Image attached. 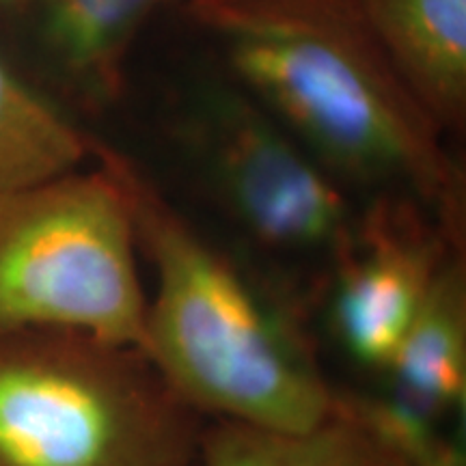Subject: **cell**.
<instances>
[{
  "label": "cell",
  "instance_id": "4fadbf2b",
  "mask_svg": "<svg viewBox=\"0 0 466 466\" xmlns=\"http://www.w3.org/2000/svg\"><path fill=\"white\" fill-rule=\"evenodd\" d=\"M14 3H22V0H0V5H14Z\"/></svg>",
  "mask_w": 466,
  "mask_h": 466
},
{
  "label": "cell",
  "instance_id": "6da1fadb",
  "mask_svg": "<svg viewBox=\"0 0 466 466\" xmlns=\"http://www.w3.org/2000/svg\"><path fill=\"white\" fill-rule=\"evenodd\" d=\"M231 74L337 179L398 186L462 225V179L357 0H184Z\"/></svg>",
  "mask_w": 466,
  "mask_h": 466
},
{
  "label": "cell",
  "instance_id": "7c38bea8",
  "mask_svg": "<svg viewBox=\"0 0 466 466\" xmlns=\"http://www.w3.org/2000/svg\"><path fill=\"white\" fill-rule=\"evenodd\" d=\"M337 408L363 425L401 466H466L464 447L445 421L391 387L382 393H337Z\"/></svg>",
  "mask_w": 466,
  "mask_h": 466
},
{
  "label": "cell",
  "instance_id": "52a82bcc",
  "mask_svg": "<svg viewBox=\"0 0 466 466\" xmlns=\"http://www.w3.org/2000/svg\"><path fill=\"white\" fill-rule=\"evenodd\" d=\"M367 28L442 134L466 126V0H357Z\"/></svg>",
  "mask_w": 466,
  "mask_h": 466
},
{
  "label": "cell",
  "instance_id": "7a4b0ae2",
  "mask_svg": "<svg viewBox=\"0 0 466 466\" xmlns=\"http://www.w3.org/2000/svg\"><path fill=\"white\" fill-rule=\"evenodd\" d=\"M124 184L138 253L154 270L143 352L197 415L299 432L335 412L299 329L218 253L127 156L93 141Z\"/></svg>",
  "mask_w": 466,
  "mask_h": 466
},
{
  "label": "cell",
  "instance_id": "277c9868",
  "mask_svg": "<svg viewBox=\"0 0 466 466\" xmlns=\"http://www.w3.org/2000/svg\"><path fill=\"white\" fill-rule=\"evenodd\" d=\"M52 179L0 203V333L66 330L138 348L147 289L130 203L113 167Z\"/></svg>",
  "mask_w": 466,
  "mask_h": 466
},
{
  "label": "cell",
  "instance_id": "9c48e42d",
  "mask_svg": "<svg viewBox=\"0 0 466 466\" xmlns=\"http://www.w3.org/2000/svg\"><path fill=\"white\" fill-rule=\"evenodd\" d=\"M52 56L85 96L113 102L124 89L134 39L173 0H39Z\"/></svg>",
  "mask_w": 466,
  "mask_h": 466
},
{
  "label": "cell",
  "instance_id": "5bb4252c",
  "mask_svg": "<svg viewBox=\"0 0 466 466\" xmlns=\"http://www.w3.org/2000/svg\"><path fill=\"white\" fill-rule=\"evenodd\" d=\"M5 199H7V197H0V203H3Z\"/></svg>",
  "mask_w": 466,
  "mask_h": 466
},
{
  "label": "cell",
  "instance_id": "5b68a950",
  "mask_svg": "<svg viewBox=\"0 0 466 466\" xmlns=\"http://www.w3.org/2000/svg\"><path fill=\"white\" fill-rule=\"evenodd\" d=\"M182 134L233 220L264 247L333 259L352 233L339 179L240 86L203 93Z\"/></svg>",
  "mask_w": 466,
  "mask_h": 466
},
{
  "label": "cell",
  "instance_id": "ba28073f",
  "mask_svg": "<svg viewBox=\"0 0 466 466\" xmlns=\"http://www.w3.org/2000/svg\"><path fill=\"white\" fill-rule=\"evenodd\" d=\"M391 389L442 419L466 408V261L462 247L441 266L387 374Z\"/></svg>",
  "mask_w": 466,
  "mask_h": 466
},
{
  "label": "cell",
  "instance_id": "8fae6325",
  "mask_svg": "<svg viewBox=\"0 0 466 466\" xmlns=\"http://www.w3.org/2000/svg\"><path fill=\"white\" fill-rule=\"evenodd\" d=\"M197 466H401L363 425L341 412L299 432L212 421L203 428Z\"/></svg>",
  "mask_w": 466,
  "mask_h": 466
},
{
  "label": "cell",
  "instance_id": "30bf717a",
  "mask_svg": "<svg viewBox=\"0 0 466 466\" xmlns=\"http://www.w3.org/2000/svg\"><path fill=\"white\" fill-rule=\"evenodd\" d=\"M93 138L26 85L0 55V197H14L78 171Z\"/></svg>",
  "mask_w": 466,
  "mask_h": 466
},
{
  "label": "cell",
  "instance_id": "8992f818",
  "mask_svg": "<svg viewBox=\"0 0 466 466\" xmlns=\"http://www.w3.org/2000/svg\"><path fill=\"white\" fill-rule=\"evenodd\" d=\"M428 212L412 197H382L357 214L333 255V333L350 359L371 371L387 374L441 266L462 247V227L430 223Z\"/></svg>",
  "mask_w": 466,
  "mask_h": 466
},
{
  "label": "cell",
  "instance_id": "9a60e30c",
  "mask_svg": "<svg viewBox=\"0 0 466 466\" xmlns=\"http://www.w3.org/2000/svg\"><path fill=\"white\" fill-rule=\"evenodd\" d=\"M192 466H197V462H195V464H192Z\"/></svg>",
  "mask_w": 466,
  "mask_h": 466
},
{
  "label": "cell",
  "instance_id": "3957f363",
  "mask_svg": "<svg viewBox=\"0 0 466 466\" xmlns=\"http://www.w3.org/2000/svg\"><path fill=\"white\" fill-rule=\"evenodd\" d=\"M203 428L138 348L0 333V466H192Z\"/></svg>",
  "mask_w": 466,
  "mask_h": 466
}]
</instances>
